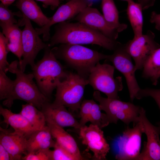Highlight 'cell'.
Segmentation results:
<instances>
[{
	"label": "cell",
	"instance_id": "obj_9",
	"mask_svg": "<svg viewBox=\"0 0 160 160\" xmlns=\"http://www.w3.org/2000/svg\"><path fill=\"white\" fill-rule=\"evenodd\" d=\"M22 17L21 25L25 26L22 30L23 58L19 63V66L24 72L27 65H30L31 68L33 67L35 64L34 60L37 54L41 50L48 46L49 44L42 41L33 27L30 20L23 15Z\"/></svg>",
	"mask_w": 160,
	"mask_h": 160
},
{
	"label": "cell",
	"instance_id": "obj_15",
	"mask_svg": "<svg viewBox=\"0 0 160 160\" xmlns=\"http://www.w3.org/2000/svg\"><path fill=\"white\" fill-rule=\"evenodd\" d=\"M73 19L100 32L110 39L116 40L118 37L119 33L109 26L102 14L96 8L88 6Z\"/></svg>",
	"mask_w": 160,
	"mask_h": 160
},
{
	"label": "cell",
	"instance_id": "obj_29",
	"mask_svg": "<svg viewBox=\"0 0 160 160\" xmlns=\"http://www.w3.org/2000/svg\"><path fill=\"white\" fill-rule=\"evenodd\" d=\"M9 52L7 40L2 33L0 32V70L6 73L9 64L7 60V56Z\"/></svg>",
	"mask_w": 160,
	"mask_h": 160
},
{
	"label": "cell",
	"instance_id": "obj_11",
	"mask_svg": "<svg viewBox=\"0 0 160 160\" xmlns=\"http://www.w3.org/2000/svg\"><path fill=\"white\" fill-rule=\"evenodd\" d=\"M154 33L148 30L145 34L132 39L125 44L126 49L135 63L136 71L143 69L145 61L160 45L155 40Z\"/></svg>",
	"mask_w": 160,
	"mask_h": 160
},
{
	"label": "cell",
	"instance_id": "obj_3",
	"mask_svg": "<svg viewBox=\"0 0 160 160\" xmlns=\"http://www.w3.org/2000/svg\"><path fill=\"white\" fill-rule=\"evenodd\" d=\"M19 63L17 60L12 61L8 68V71L15 74L16 78L10 95L4 101L3 104L10 108L14 100H20L32 104L41 110L44 104L50 100L42 94L34 81L33 74L24 73L19 68Z\"/></svg>",
	"mask_w": 160,
	"mask_h": 160
},
{
	"label": "cell",
	"instance_id": "obj_31",
	"mask_svg": "<svg viewBox=\"0 0 160 160\" xmlns=\"http://www.w3.org/2000/svg\"><path fill=\"white\" fill-rule=\"evenodd\" d=\"M94 101L93 100H84L81 104L80 110V119L79 123L81 127L86 125L89 121L92 108Z\"/></svg>",
	"mask_w": 160,
	"mask_h": 160
},
{
	"label": "cell",
	"instance_id": "obj_8",
	"mask_svg": "<svg viewBox=\"0 0 160 160\" xmlns=\"http://www.w3.org/2000/svg\"><path fill=\"white\" fill-rule=\"evenodd\" d=\"M133 125L132 128L127 127L114 142L116 159L137 160L140 153L144 126L140 120Z\"/></svg>",
	"mask_w": 160,
	"mask_h": 160
},
{
	"label": "cell",
	"instance_id": "obj_39",
	"mask_svg": "<svg viewBox=\"0 0 160 160\" xmlns=\"http://www.w3.org/2000/svg\"><path fill=\"white\" fill-rule=\"evenodd\" d=\"M160 77V69L158 71L156 75L152 78L151 80L152 82V84L154 85H157L158 80Z\"/></svg>",
	"mask_w": 160,
	"mask_h": 160
},
{
	"label": "cell",
	"instance_id": "obj_10",
	"mask_svg": "<svg viewBox=\"0 0 160 160\" xmlns=\"http://www.w3.org/2000/svg\"><path fill=\"white\" fill-rule=\"evenodd\" d=\"M113 51V53L109 55L106 60L111 62L115 68L124 76L130 100L132 102L141 88L136 78V71L132 63V57L127 51L125 44L120 42Z\"/></svg>",
	"mask_w": 160,
	"mask_h": 160
},
{
	"label": "cell",
	"instance_id": "obj_20",
	"mask_svg": "<svg viewBox=\"0 0 160 160\" xmlns=\"http://www.w3.org/2000/svg\"><path fill=\"white\" fill-rule=\"evenodd\" d=\"M0 25L2 33L7 40L9 51L15 55L20 62L22 60L23 49L22 31L19 28V23L8 24L0 22Z\"/></svg>",
	"mask_w": 160,
	"mask_h": 160
},
{
	"label": "cell",
	"instance_id": "obj_16",
	"mask_svg": "<svg viewBox=\"0 0 160 160\" xmlns=\"http://www.w3.org/2000/svg\"><path fill=\"white\" fill-rule=\"evenodd\" d=\"M41 111L44 115L46 120H51L63 128L71 127L79 130L81 127L79 122L64 105L48 101L44 104Z\"/></svg>",
	"mask_w": 160,
	"mask_h": 160
},
{
	"label": "cell",
	"instance_id": "obj_17",
	"mask_svg": "<svg viewBox=\"0 0 160 160\" xmlns=\"http://www.w3.org/2000/svg\"><path fill=\"white\" fill-rule=\"evenodd\" d=\"M27 138L14 132H10L0 127V144L9 153L11 160H22L27 153Z\"/></svg>",
	"mask_w": 160,
	"mask_h": 160
},
{
	"label": "cell",
	"instance_id": "obj_23",
	"mask_svg": "<svg viewBox=\"0 0 160 160\" xmlns=\"http://www.w3.org/2000/svg\"><path fill=\"white\" fill-rule=\"evenodd\" d=\"M102 15L109 26L119 33L126 30L127 24L120 23L119 12L113 0H101Z\"/></svg>",
	"mask_w": 160,
	"mask_h": 160
},
{
	"label": "cell",
	"instance_id": "obj_34",
	"mask_svg": "<svg viewBox=\"0 0 160 160\" xmlns=\"http://www.w3.org/2000/svg\"><path fill=\"white\" fill-rule=\"evenodd\" d=\"M14 15V13L8 9L7 6L1 3L0 4V22L8 24H17V20L15 18Z\"/></svg>",
	"mask_w": 160,
	"mask_h": 160
},
{
	"label": "cell",
	"instance_id": "obj_22",
	"mask_svg": "<svg viewBox=\"0 0 160 160\" xmlns=\"http://www.w3.org/2000/svg\"><path fill=\"white\" fill-rule=\"evenodd\" d=\"M17 7L22 15L42 27L49 21V17L43 12L40 7L34 0H18L16 4Z\"/></svg>",
	"mask_w": 160,
	"mask_h": 160
},
{
	"label": "cell",
	"instance_id": "obj_33",
	"mask_svg": "<svg viewBox=\"0 0 160 160\" xmlns=\"http://www.w3.org/2000/svg\"><path fill=\"white\" fill-rule=\"evenodd\" d=\"M148 97H150L154 99L160 110V89L140 88L136 95V98L140 100Z\"/></svg>",
	"mask_w": 160,
	"mask_h": 160
},
{
	"label": "cell",
	"instance_id": "obj_43",
	"mask_svg": "<svg viewBox=\"0 0 160 160\" xmlns=\"http://www.w3.org/2000/svg\"><path fill=\"white\" fill-rule=\"evenodd\" d=\"M65 0L67 1H69L71 0Z\"/></svg>",
	"mask_w": 160,
	"mask_h": 160
},
{
	"label": "cell",
	"instance_id": "obj_14",
	"mask_svg": "<svg viewBox=\"0 0 160 160\" xmlns=\"http://www.w3.org/2000/svg\"><path fill=\"white\" fill-rule=\"evenodd\" d=\"M140 119L143 125L147 141L144 142L143 149L137 160H160V126H155L150 122L143 108Z\"/></svg>",
	"mask_w": 160,
	"mask_h": 160
},
{
	"label": "cell",
	"instance_id": "obj_5",
	"mask_svg": "<svg viewBox=\"0 0 160 160\" xmlns=\"http://www.w3.org/2000/svg\"><path fill=\"white\" fill-rule=\"evenodd\" d=\"M88 84L87 79L69 72L66 77L58 84L53 103L68 107L73 112L78 111L83 101L85 87Z\"/></svg>",
	"mask_w": 160,
	"mask_h": 160
},
{
	"label": "cell",
	"instance_id": "obj_1",
	"mask_svg": "<svg viewBox=\"0 0 160 160\" xmlns=\"http://www.w3.org/2000/svg\"><path fill=\"white\" fill-rule=\"evenodd\" d=\"M55 31L48 44L50 47L59 44H92L113 51L120 43L78 22L59 23L55 26Z\"/></svg>",
	"mask_w": 160,
	"mask_h": 160
},
{
	"label": "cell",
	"instance_id": "obj_25",
	"mask_svg": "<svg viewBox=\"0 0 160 160\" xmlns=\"http://www.w3.org/2000/svg\"><path fill=\"white\" fill-rule=\"evenodd\" d=\"M20 113L37 130L43 129L46 126L44 115L41 111L32 104L27 103L23 105Z\"/></svg>",
	"mask_w": 160,
	"mask_h": 160
},
{
	"label": "cell",
	"instance_id": "obj_4",
	"mask_svg": "<svg viewBox=\"0 0 160 160\" xmlns=\"http://www.w3.org/2000/svg\"><path fill=\"white\" fill-rule=\"evenodd\" d=\"M50 47L49 45L44 49L43 57L31 68L39 90L49 100L58 84L66 77L69 72L57 60Z\"/></svg>",
	"mask_w": 160,
	"mask_h": 160
},
{
	"label": "cell",
	"instance_id": "obj_18",
	"mask_svg": "<svg viewBox=\"0 0 160 160\" xmlns=\"http://www.w3.org/2000/svg\"><path fill=\"white\" fill-rule=\"evenodd\" d=\"M46 124L56 141L60 146L80 160L85 159L73 138L63 127L52 121L47 119Z\"/></svg>",
	"mask_w": 160,
	"mask_h": 160
},
{
	"label": "cell",
	"instance_id": "obj_38",
	"mask_svg": "<svg viewBox=\"0 0 160 160\" xmlns=\"http://www.w3.org/2000/svg\"><path fill=\"white\" fill-rule=\"evenodd\" d=\"M11 160L10 155L4 147L0 144V160Z\"/></svg>",
	"mask_w": 160,
	"mask_h": 160
},
{
	"label": "cell",
	"instance_id": "obj_27",
	"mask_svg": "<svg viewBox=\"0 0 160 160\" xmlns=\"http://www.w3.org/2000/svg\"><path fill=\"white\" fill-rule=\"evenodd\" d=\"M99 104L94 101L90 114L89 121L100 129L107 126L110 123L106 114L102 113Z\"/></svg>",
	"mask_w": 160,
	"mask_h": 160
},
{
	"label": "cell",
	"instance_id": "obj_24",
	"mask_svg": "<svg viewBox=\"0 0 160 160\" xmlns=\"http://www.w3.org/2000/svg\"><path fill=\"white\" fill-rule=\"evenodd\" d=\"M127 3V18L134 33V37H137L143 34V9L140 4L133 0H130Z\"/></svg>",
	"mask_w": 160,
	"mask_h": 160
},
{
	"label": "cell",
	"instance_id": "obj_42",
	"mask_svg": "<svg viewBox=\"0 0 160 160\" xmlns=\"http://www.w3.org/2000/svg\"><path fill=\"white\" fill-rule=\"evenodd\" d=\"M121 0L125 1H127H127H129L130 0Z\"/></svg>",
	"mask_w": 160,
	"mask_h": 160
},
{
	"label": "cell",
	"instance_id": "obj_26",
	"mask_svg": "<svg viewBox=\"0 0 160 160\" xmlns=\"http://www.w3.org/2000/svg\"><path fill=\"white\" fill-rule=\"evenodd\" d=\"M160 69V47L156 49L147 58L143 68L142 77L146 79L154 77Z\"/></svg>",
	"mask_w": 160,
	"mask_h": 160
},
{
	"label": "cell",
	"instance_id": "obj_12",
	"mask_svg": "<svg viewBox=\"0 0 160 160\" xmlns=\"http://www.w3.org/2000/svg\"><path fill=\"white\" fill-rule=\"evenodd\" d=\"M89 0H71L60 6L55 14L49 17L47 24L35 29L39 35L42 34L43 40L47 41L50 39V28L57 23L65 22L74 18L85 8L90 6Z\"/></svg>",
	"mask_w": 160,
	"mask_h": 160
},
{
	"label": "cell",
	"instance_id": "obj_36",
	"mask_svg": "<svg viewBox=\"0 0 160 160\" xmlns=\"http://www.w3.org/2000/svg\"><path fill=\"white\" fill-rule=\"evenodd\" d=\"M43 3V7L45 8L48 6L50 7L52 9H54L60 4L61 0H36Z\"/></svg>",
	"mask_w": 160,
	"mask_h": 160
},
{
	"label": "cell",
	"instance_id": "obj_21",
	"mask_svg": "<svg viewBox=\"0 0 160 160\" xmlns=\"http://www.w3.org/2000/svg\"><path fill=\"white\" fill-rule=\"evenodd\" d=\"M55 143L47 125L43 129L35 131L27 138V153L54 148Z\"/></svg>",
	"mask_w": 160,
	"mask_h": 160
},
{
	"label": "cell",
	"instance_id": "obj_37",
	"mask_svg": "<svg viewBox=\"0 0 160 160\" xmlns=\"http://www.w3.org/2000/svg\"><path fill=\"white\" fill-rule=\"evenodd\" d=\"M137 2L141 6L143 10L146 9L153 6L155 0H136Z\"/></svg>",
	"mask_w": 160,
	"mask_h": 160
},
{
	"label": "cell",
	"instance_id": "obj_6",
	"mask_svg": "<svg viewBox=\"0 0 160 160\" xmlns=\"http://www.w3.org/2000/svg\"><path fill=\"white\" fill-rule=\"evenodd\" d=\"M93 97L99 103L102 110L106 113L110 123L116 124L120 120L128 125L131 122L134 124L140 121V116L143 107L120 99L103 97L97 90L94 92Z\"/></svg>",
	"mask_w": 160,
	"mask_h": 160
},
{
	"label": "cell",
	"instance_id": "obj_2",
	"mask_svg": "<svg viewBox=\"0 0 160 160\" xmlns=\"http://www.w3.org/2000/svg\"><path fill=\"white\" fill-rule=\"evenodd\" d=\"M51 50L57 59L63 60L77 73L87 79L92 69L102 60H107L105 55L81 45L61 44Z\"/></svg>",
	"mask_w": 160,
	"mask_h": 160
},
{
	"label": "cell",
	"instance_id": "obj_13",
	"mask_svg": "<svg viewBox=\"0 0 160 160\" xmlns=\"http://www.w3.org/2000/svg\"><path fill=\"white\" fill-rule=\"evenodd\" d=\"M82 143L93 153V159L104 160L109 152L110 147L104 137L103 131L92 124L82 127L79 130Z\"/></svg>",
	"mask_w": 160,
	"mask_h": 160
},
{
	"label": "cell",
	"instance_id": "obj_28",
	"mask_svg": "<svg viewBox=\"0 0 160 160\" xmlns=\"http://www.w3.org/2000/svg\"><path fill=\"white\" fill-rule=\"evenodd\" d=\"M14 80L11 79L6 73L0 70V100H5L10 95L13 89Z\"/></svg>",
	"mask_w": 160,
	"mask_h": 160
},
{
	"label": "cell",
	"instance_id": "obj_35",
	"mask_svg": "<svg viewBox=\"0 0 160 160\" xmlns=\"http://www.w3.org/2000/svg\"><path fill=\"white\" fill-rule=\"evenodd\" d=\"M149 21L154 24L156 29L160 31V13H158L155 11L152 12L151 14Z\"/></svg>",
	"mask_w": 160,
	"mask_h": 160
},
{
	"label": "cell",
	"instance_id": "obj_40",
	"mask_svg": "<svg viewBox=\"0 0 160 160\" xmlns=\"http://www.w3.org/2000/svg\"><path fill=\"white\" fill-rule=\"evenodd\" d=\"M16 0H0L1 3L6 6H7L12 3Z\"/></svg>",
	"mask_w": 160,
	"mask_h": 160
},
{
	"label": "cell",
	"instance_id": "obj_41",
	"mask_svg": "<svg viewBox=\"0 0 160 160\" xmlns=\"http://www.w3.org/2000/svg\"><path fill=\"white\" fill-rule=\"evenodd\" d=\"M157 124H158V125L159 126H160V122H158V123H157Z\"/></svg>",
	"mask_w": 160,
	"mask_h": 160
},
{
	"label": "cell",
	"instance_id": "obj_30",
	"mask_svg": "<svg viewBox=\"0 0 160 160\" xmlns=\"http://www.w3.org/2000/svg\"><path fill=\"white\" fill-rule=\"evenodd\" d=\"M52 150L51 160H80L77 157L72 154L60 146L56 141Z\"/></svg>",
	"mask_w": 160,
	"mask_h": 160
},
{
	"label": "cell",
	"instance_id": "obj_7",
	"mask_svg": "<svg viewBox=\"0 0 160 160\" xmlns=\"http://www.w3.org/2000/svg\"><path fill=\"white\" fill-rule=\"evenodd\" d=\"M115 68L107 63L98 62L92 69L88 78L94 89L104 93L107 97L119 99L118 92L123 88L122 77H114Z\"/></svg>",
	"mask_w": 160,
	"mask_h": 160
},
{
	"label": "cell",
	"instance_id": "obj_32",
	"mask_svg": "<svg viewBox=\"0 0 160 160\" xmlns=\"http://www.w3.org/2000/svg\"><path fill=\"white\" fill-rule=\"evenodd\" d=\"M52 150L40 149L28 153L23 156V160H51Z\"/></svg>",
	"mask_w": 160,
	"mask_h": 160
},
{
	"label": "cell",
	"instance_id": "obj_19",
	"mask_svg": "<svg viewBox=\"0 0 160 160\" xmlns=\"http://www.w3.org/2000/svg\"><path fill=\"white\" fill-rule=\"evenodd\" d=\"M0 114L4 118L2 122L6 124L7 126H10L14 129V132L23 135L27 138L37 130L20 113H13L1 105Z\"/></svg>",
	"mask_w": 160,
	"mask_h": 160
}]
</instances>
